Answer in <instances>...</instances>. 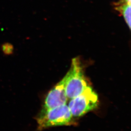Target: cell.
<instances>
[{
  "mask_svg": "<svg viewBox=\"0 0 131 131\" xmlns=\"http://www.w3.org/2000/svg\"><path fill=\"white\" fill-rule=\"evenodd\" d=\"M70 100L68 106L74 117H82L98 106V96L89 86L83 92Z\"/></svg>",
  "mask_w": 131,
  "mask_h": 131,
  "instance_id": "3957f363",
  "label": "cell"
},
{
  "mask_svg": "<svg viewBox=\"0 0 131 131\" xmlns=\"http://www.w3.org/2000/svg\"><path fill=\"white\" fill-rule=\"evenodd\" d=\"M1 50L5 56H11L13 54L14 47L13 45L9 42H5L1 45Z\"/></svg>",
  "mask_w": 131,
  "mask_h": 131,
  "instance_id": "8992f818",
  "label": "cell"
},
{
  "mask_svg": "<svg viewBox=\"0 0 131 131\" xmlns=\"http://www.w3.org/2000/svg\"><path fill=\"white\" fill-rule=\"evenodd\" d=\"M131 4V0H119L118 2L115 4V5H122V4Z\"/></svg>",
  "mask_w": 131,
  "mask_h": 131,
  "instance_id": "52a82bcc",
  "label": "cell"
},
{
  "mask_svg": "<svg viewBox=\"0 0 131 131\" xmlns=\"http://www.w3.org/2000/svg\"><path fill=\"white\" fill-rule=\"evenodd\" d=\"M115 9L122 15L129 29L131 27V4H122L115 5Z\"/></svg>",
  "mask_w": 131,
  "mask_h": 131,
  "instance_id": "5b68a950",
  "label": "cell"
},
{
  "mask_svg": "<svg viewBox=\"0 0 131 131\" xmlns=\"http://www.w3.org/2000/svg\"><path fill=\"white\" fill-rule=\"evenodd\" d=\"M66 81L65 75L49 92L45 99L41 111H45L66 104L68 98L66 93Z\"/></svg>",
  "mask_w": 131,
  "mask_h": 131,
  "instance_id": "277c9868",
  "label": "cell"
},
{
  "mask_svg": "<svg viewBox=\"0 0 131 131\" xmlns=\"http://www.w3.org/2000/svg\"><path fill=\"white\" fill-rule=\"evenodd\" d=\"M74 118L66 104L41 111L37 118L38 129L41 130L51 127L73 125Z\"/></svg>",
  "mask_w": 131,
  "mask_h": 131,
  "instance_id": "6da1fadb",
  "label": "cell"
},
{
  "mask_svg": "<svg viewBox=\"0 0 131 131\" xmlns=\"http://www.w3.org/2000/svg\"><path fill=\"white\" fill-rule=\"evenodd\" d=\"M66 77V93L68 99L76 97L89 86L78 58L72 59L70 69Z\"/></svg>",
  "mask_w": 131,
  "mask_h": 131,
  "instance_id": "7a4b0ae2",
  "label": "cell"
}]
</instances>
